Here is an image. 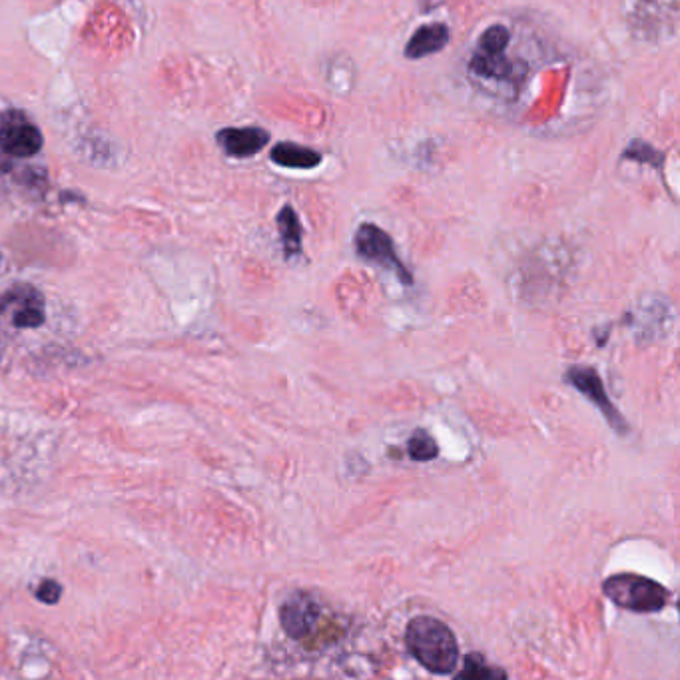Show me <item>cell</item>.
<instances>
[{
  "mask_svg": "<svg viewBox=\"0 0 680 680\" xmlns=\"http://www.w3.org/2000/svg\"><path fill=\"white\" fill-rule=\"evenodd\" d=\"M605 597H609L617 607L633 613H659L669 605L671 591L653 579L623 573L605 581Z\"/></svg>",
  "mask_w": 680,
  "mask_h": 680,
  "instance_id": "7a4b0ae2",
  "label": "cell"
},
{
  "mask_svg": "<svg viewBox=\"0 0 680 680\" xmlns=\"http://www.w3.org/2000/svg\"><path fill=\"white\" fill-rule=\"evenodd\" d=\"M459 679H505L507 673L489 667L481 655H467L463 671L457 673Z\"/></svg>",
  "mask_w": 680,
  "mask_h": 680,
  "instance_id": "5bb4252c",
  "label": "cell"
},
{
  "mask_svg": "<svg viewBox=\"0 0 680 680\" xmlns=\"http://www.w3.org/2000/svg\"><path fill=\"white\" fill-rule=\"evenodd\" d=\"M318 617H320L318 601L304 591H298L292 597H288L280 609V623L290 639L308 637L314 625L318 623Z\"/></svg>",
  "mask_w": 680,
  "mask_h": 680,
  "instance_id": "8992f818",
  "label": "cell"
},
{
  "mask_svg": "<svg viewBox=\"0 0 680 680\" xmlns=\"http://www.w3.org/2000/svg\"><path fill=\"white\" fill-rule=\"evenodd\" d=\"M220 148L234 158H250L262 152L270 142V132L258 126L224 128L216 136Z\"/></svg>",
  "mask_w": 680,
  "mask_h": 680,
  "instance_id": "52a82bcc",
  "label": "cell"
},
{
  "mask_svg": "<svg viewBox=\"0 0 680 680\" xmlns=\"http://www.w3.org/2000/svg\"><path fill=\"white\" fill-rule=\"evenodd\" d=\"M20 304L22 308L14 314L12 324L16 328H40L44 324V300L38 290L32 286H14L6 296L4 304Z\"/></svg>",
  "mask_w": 680,
  "mask_h": 680,
  "instance_id": "ba28073f",
  "label": "cell"
},
{
  "mask_svg": "<svg viewBox=\"0 0 680 680\" xmlns=\"http://www.w3.org/2000/svg\"><path fill=\"white\" fill-rule=\"evenodd\" d=\"M567 381L573 383L585 397H589L607 417V421L611 423V427L619 433H627V421L621 417V413L615 409L613 401L609 399L605 385L599 377V373L593 367H585V365H573L567 371Z\"/></svg>",
  "mask_w": 680,
  "mask_h": 680,
  "instance_id": "5b68a950",
  "label": "cell"
},
{
  "mask_svg": "<svg viewBox=\"0 0 680 680\" xmlns=\"http://www.w3.org/2000/svg\"><path fill=\"white\" fill-rule=\"evenodd\" d=\"M0 312H2V304H0Z\"/></svg>",
  "mask_w": 680,
  "mask_h": 680,
  "instance_id": "ac0fdd59",
  "label": "cell"
},
{
  "mask_svg": "<svg viewBox=\"0 0 680 680\" xmlns=\"http://www.w3.org/2000/svg\"><path fill=\"white\" fill-rule=\"evenodd\" d=\"M405 645L411 657L433 675H453L459 647L451 629L433 617H415L407 625Z\"/></svg>",
  "mask_w": 680,
  "mask_h": 680,
  "instance_id": "6da1fadb",
  "label": "cell"
},
{
  "mask_svg": "<svg viewBox=\"0 0 680 680\" xmlns=\"http://www.w3.org/2000/svg\"><path fill=\"white\" fill-rule=\"evenodd\" d=\"M407 453L413 461H433L439 455V447L427 431L419 429L409 437Z\"/></svg>",
  "mask_w": 680,
  "mask_h": 680,
  "instance_id": "4fadbf2b",
  "label": "cell"
},
{
  "mask_svg": "<svg viewBox=\"0 0 680 680\" xmlns=\"http://www.w3.org/2000/svg\"><path fill=\"white\" fill-rule=\"evenodd\" d=\"M639 152H625V158H635V160H639L641 164H657V166H661V158H663V154L661 152H657L651 144H643V142H631Z\"/></svg>",
  "mask_w": 680,
  "mask_h": 680,
  "instance_id": "e0dca14e",
  "label": "cell"
},
{
  "mask_svg": "<svg viewBox=\"0 0 680 680\" xmlns=\"http://www.w3.org/2000/svg\"><path fill=\"white\" fill-rule=\"evenodd\" d=\"M469 70L475 76L491 80H507L515 74L513 62L507 58L505 50H479L469 62Z\"/></svg>",
  "mask_w": 680,
  "mask_h": 680,
  "instance_id": "30bf717a",
  "label": "cell"
},
{
  "mask_svg": "<svg viewBox=\"0 0 680 680\" xmlns=\"http://www.w3.org/2000/svg\"><path fill=\"white\" fill-rule=\"evenodd\" d=\"M355 250L361 258L395 272L401 284H413V276L395 254L393 240L381 228L373 224H361L355 232Z\"/></svg>",
  "mask_w": 680,
  "mask_h": 680,
  "instance_id": "3957f363",
  "label": "cell"
},
{
  "mask_svg": "<svg viewBox=\"0 0 680 680\" xmlns=\"http://www.w3.org/2000/svg\"><path fill=\"white\" fill-rule=\"evenodd\" d=\"M62 597V585L54 579H44L36 589V599L44 605H56Z\"/></svg>",
  "mask_w": 680,
  "mask_h": 680,
  "instance_id": "2e32d148",
  "label": "cell"
},
{
  "mask_svg": "<svg viewBox=\"0 0 680 680\" xmlns=\"http://www.w3.org/2000/svg\"><path fill=\"white\" fill-rule=\"evenodd\" d=\"M44 138L42 132L26 120L22 112H8L0 122V150L18 156L30 158L42 150Z\"/></svg>",
  "mask_w": 680,
  "mask_h": 680,
  "instance_id": "277c9868",
  "label": "cell"
},
{
  "mask_svg": "<svg viewBox=\"0 0 680 680\" xmlns=\"http://www.w3.org/2000/svg\"><path fill=\"white\" fill-rule=\"evenodd\" d=\"M449 44V28L445 24H425L419 26L409 42L405 44V56L411 60H419L443 50Z\"/></svg>",
  "mask_w": 680,
  "mask_h": 680,
  "instance_id": "9c48e42d",
  "label": "cell"
},
{
  "mask_svg": "<svg viewBox=\"0 0 680 680\" xmlns=\"http://www.w3.org/2000/svg\"><path fill=\"white\" fill-rule=\"evenodd\" d=\"M509 40H511L509 30L503 24H493L481 34L477 48L479 50H505Z\"/></svg>",
  "mask_w": 680,
  "mask_h": 680,
  "instance_id": "9a60e30c",
  "label": "cell"
},
{
  "mask_svg": "<svg viewBox=\"0 0 680 680\" xmlns=\"http://www.w3.org/2000/svg\"><path fill=\"white\" fill-rule=\"evenodd\" d=\"M270 158L274 160V164L282 166V168H292V170H310L320 166L322 162V154L300 146V144H292V142H280L272 148Z\"/></svg>",
  "mask_w": 680,
  "mask_h": 680,
  "instance_id": "8fae6325",
  "label": "cell"
},
{
  "mask_svg": "<svg viewBox=\"0 0 680 680\" xmlns=\"http://www.w3.org/2000/svg\"><path fill=\"white\" fill-rule=\"evenodd\" d=\"M278 228L284 242V252L288 258L302 252V224L292 206H284L278 214Z\"/></svg>",
  "mask_w": 680,
  "mask_h": 680,
  "instance_id": "7c38bea8",
  "label": "cell"
}]
</instances>
